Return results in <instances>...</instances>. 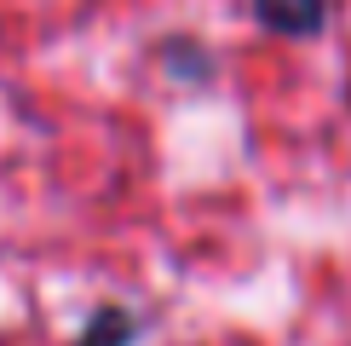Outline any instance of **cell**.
I'll return each instance as SVG.
<instances>
[{
  "instance_id": "6da1fadb",
  "label": "cell",
  "mask_w": 351,
  "mask_h": 346,
  "mask_svg": "<svg viewBox=\"0 0 351 346\" xmlns=\"http://www.w3.org/2000/svg\"><path fill=\"white\" fill-rule=\"evenodd\" d=\"M0 69H127L162 104L351 115V0H0Z\"/></svg>"
},
{
  "instance_id": "7a4b0ae2",
  "label": "cell",
  "mask_w": 351,
  "mask_h": 346,
  "mask_svg": "<svg viewBox=\"0 0 351 346\" xmlns=\"http://www.w3.org/2000/svg\"><path fill=\"white\" fill-rule=\"evenodd\" d=\"M127 341V317H98V335L86 346H121Z\"/></svg>"
}]
</instances>
